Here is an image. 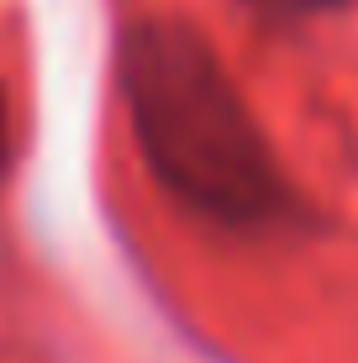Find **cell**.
I'll list each match as a JSON object with an SVG mask.
<instances>
[{
    "mask_svg": "<svg viewBox=\"0 0 358 363\" xmlns=\"http://www.w3.org/2000/svg\"><path fill=\"white\" fill-rule=\"evenodd\" d=\"M264 11H279V16H306V11H327L337 0H258Z\"/></svg>",
    "mask_w": 358,
    "mask_h": 363,
    "instance_id": "cell-3",
    "label": "cell"
},
{
    "mask_svg": "<svg viewBox=\"0 0 358 363\" xmlns=\"http://www.w3.org/2000/svg\"><path fill=\"white\" fill-rule=\"evenodd\" d=\"M16 164V116H11V90L0 84V184Z\"/></svg>",
    "mask_w": 358,
    "mask_h": 363,
    "instance_id": "cell-2",
    "label": "cell"
},
{
    "mask_svg": "<svg viewBox=\"0 0 358 363\" xmlns=\"http://www.w3.org/2000/svg\"><path fill=\"white\" fill-rule=\"evenodd\" d=\"M116 90L147 179L184 216L227 237L311 227L242 84L195 21L132 16L116 37Z\"/></svg>",
    "mask_w": 358,
    "mask_h": 363,
    "instance_id": "cell-1",
    "label": "cell"
}]
</instances>
